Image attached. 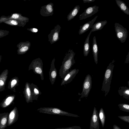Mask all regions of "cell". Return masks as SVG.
<instances>
[{"label": "cell", "mask_w": 129, "mask_h": 129, "mask_svg": "<svg viewBox=\"0 0 129 129\" xmlns=\"http://www.w3.org/2000/svg\"><path fill=\"white\" fill-rule=\"evenodd\" d=\"M115 62V60L113 59L107 67L105 74L101 90L104 92L105 96L107 95L110 89Z\"/></svg>", "instance_id": "7a4b0ae2"}, {"label": "cell", "mask_w": 129, "mask_h": 129, "mask_svg": "<svg viewBox=\"0 0 129 129\" xmlns=\"http://www.w3.org/2000/svg\"><path fill=\"white\" fill-rule=\"evenodd\" d=\"M43 65L42 59L39 58H37L31 61L29 66L28 70H33L35 73L40 75L41 80H43Z\"/></svg>", "instance_id": "277c9868"}, {"label": "cell", "mask_w": 129, "mask_h": 129, "mask_svg": "<svg viewBox=\"0 0 129 129\" xmlns=\"http://www.w3.org/2000/svg\"><path fill=\"white\" fill-rule=\"evenodd\" d=\"M107 22L106 20L98 21L96 22L93 24L91 27L92 32L101 30L106 24Z\"/></svg>", "instance_id": "cb8c5ba5"}, {"label": "cell", "mask_w": 129, "mask_h": 129, "mask_svg": "<svg viewBox=\"0 0 129 129\" xmlns=\"http://www.w3.org/2000/svg\"><path fill=\"white\" fill-rule=\"evenodd\" d=\"M61 28L60 25H57L48 35V41L51 44L56 42L59 39V33Z\"/></svg>", "instance_id": "ba28073f"}, {"label": "cell", "mask_w": 129, "mask_h": 129, "mask_svg": "<svg viewBox=\"0 0 129 129\" xmlns=\"http://www.w3.org/2000/svg\"><path fill=\"white\" fill-rule=\"evenodd\" d=\"M84 3H90L94 2L95 0H83Z\"/></svg>", "instance_id": "74e56055"}, {"label": "cell", "mask_w": 129, "mask_h": 129, "mask_svg": "<svg viewBox=\"0 0 129 129\" xmlns=\"http://www.w3.org/2000/svg\"><path fill=\"white\" fill-rule=\"evenodd\" d=\"M91 30L89 32L84 42V46L83 52L84 56H87L90 51V45L89 43V37L92 33Z\"/></svg>", "instance_id": "d4e9b609"}, {"label": "cell", "mask_w": 129, "mask_h": 129, "mask_svg": "<svg viewBox=\"0 0 129 129\" xmlns=\"http://www.w3.org/2000/svg\"><path fill=\"white\" fill-rule=\"evenodd\" d=\"M118 106L120 109L123 111L129 112V105L128 104L122 103L118 105Z\"/></svg>", "instance_id": "4dcf8cb0"}, {"label": "cell", "mask_w": 129, "mask_h": 129, "mask_svg": "<svg viewBox=\"0 0 129 129\" xmlns=\"http://www.w3.org/2000/svg\"><path fill=\"white\" fill-rule=\"evenodd\" d=\"M114 27L117 38L121 43H124L128 36L127 29L122 25L117 23H115Z\"/></svg>", "instance_id": "8992f818"}, {"label": "cell", "mask_w": 129, "mask_h": 129, "mask_svg": "<svg viewBox=\"0 0 129 129\" xmlns=\"http://www.w3.org/2000/svg\"><path fill=\"white\" fill-rule=\"evenodd\" d=\"M15 96L14 95H10L7 96L0 104L1 107L3 108L9 106L14 100Z\"/></svg>", "instance_id": "ffe728a7"}, {"label": "cell", "mask_w": 129, "mask_h": 129, "mask_svg": "<svg viewBox=\"0 0 129 129\" xmlns=\"http://www.w3.org/2000/svg\"><path fill=\"white\" fill-rule=\"evenodd\" d=\"M99 126L98 113L96 108L94 107L91 118L90 129H99Z\"/></svg>", "instance_id": "9c48e42d"}, {"label": "cell", "mask_w": 129, "mask_h": 129, "mask_svg": "<svg viewBox=\"0 0 129 129\" xmlns=\"http://www.w3.org/2000/svg\"><path fill=\"white\" fill-rule=\"evenodd\" d=\"M119 94L125 99H129V88L126 86H121L118 90Z\"/></svg>", "instance_id": "484cf974"}, {"label": "cell", "mask_w": 129, "mask_h": 129, "mask_svg": "<svg viewBox=\"0 0 129 129\" xmlns=\"http://www.w3.org/2000/svg\"><path fill=\"white\" fill-rule=\"evenodd\" d=\"M115 1L120 10L125 14L129 15V9L126 4L120 0H115Z\"/></svg>", "instance_id": "83f0119b"}, {"label": "cell", "mask_w": 129, "mask_h": 129, "mask_svg": "<svg viewBox=\"0 0 129 129\" xmlns=\"http://www.w3.org/2000/svg\"><path fill=\"white\" fill-rule=\"evenodd\" d=\"M23 93L27 103L33 102L32 93L30 87V83L28 82H26L25 84Z\"/></svg>", "instance_id": "2e32d148"}, {"label": "cell", "mask_w": 129, "mask_h": 129, "mask_svg": "<svg viewBox=\"0 0 129 129\" xmlns=\"http://www.w3.org/2000/svg\"><path fill=\"white\" fill-rule=\"evenodd\" d=\"M30 87L32 93L33 101H37L39 96L41 94V92L37 85L33 83L30 84Z\"/></svg>", "instance_id": "ac0fdd59"}, {"label": "cell", "mask_w": 129, "mask_h": 129, "mask_svg": "<svg viewBox=\"0 0 129 129\" xmlns=\"http://www.w3.org/2000/svg\"><path fill=\"white\" fill-rule=\"evenodd\" d=\"M53 4L50 3L41 7L40 10L41 15L43 16H52L53 14Z\"/></svg>", "instance_id": "30bf717a"}, {"label": "cell", "mask_w": 129, "mask_h": 129, "mask_svg": "<svg viewBox=\"0 0 129 129\" xmlns=\"http://www.w3.org/2000/svg\"><path fill=\"white\" fill-rule=\"evenodd\" d=\"M75 54L73 50L71 49H69L66 54L59 71V76L61 78L63 79L65 77L75 63L74 59Z\"/></svg>", "instance_id": "6da1fadb"}, {"label": "cell", "mask_w": 129, "mask_h": 129, "mask_svg": "<svg viewBox=\"0 0 129 129\" xmlns=\"http://www.w3.org/2000/svg\"><path fill=\"white\" fill-rule=\"evenodd\" d=\"M30 45V42L28 41L20 42L17 46V54L21 55L26 53L29 50Z\"/></svg>", "instance_id": "7c38bea8"}, {"label": "cell", "mask_w": 129, "mask_h": 129, "mask_svg": "<svg viewBox=\"0 0 129 129\" xmlns=\"http://www.w3.org/2000/svg\"><path fill=\"white\" fill-rule=\"evenodd\" d=\"M27 29L28 31L34 33H37L38 31V30L37 29L35 28H27Z\"/></svg>", "instance_id": "d590c367"}, {"label": "cell", "mask_w": 129, "mask_h": 129, "mask_svg": "<svg viewBox=\"0 0 129 129\" xmlns=\"http://www.w3.org/2000/svg\"><path fill=\"white\" fill-rule=\"evenodd\" d=\"M7 16H2L0 17V23L7 20Z\"/></svg>", "instance_id": "e575fe53"}, {"label": "cell", "mask_w": 129, "mask_h": 129, "mask_svg": "<svg viewBox=\"0 0 129 129\" xmlns=\"http://www.w3.org/2000/svg\"><path fill=\"white\" fill-rule=\"evenodd\" d=\"M55 58L52 60L51 64V67L49 72V79L52 85H53L55 82L57 75V72L55 67Z\"/></svg>", "instance_id": "5bb4252c"}, {"label": "cell", "mask_w": 129, "mask_h": 129, "mask_svg": "<svg viewBox=\"0 0 129 129\" xmlns=\"http://www.w3.org/2000/svg\"><path fill=\"white\" fill-rule=\"evenodd\" d=\"M2 55H0V62H1L2 59Z\"/></svg>", "instance_id": "ab89813d"}, {"label": "cell", "mask_w": 129, "mask_h": 129, "mask_svg": "<svg viewBox=\"0 0 129 129\" xmlns=\"http://www.w3.org/2000/svg\"><path fill=\"white\" fill-rule=\"evenodd\" d=\"M99 7L96 5L89 7L80 15L79 20H83L92 16L99 11Z\"/></svg>", "instance_id": "52a82bcc"}, {"label": "cell", "mask_w": 129, "mask_h": 129, "mask_svg": "<svg viewBox=\"0 0 129 129\" xmlns=\"http://www.w3.org/2000/svg\"><path fill=\"white\" fill-rule=\"evenodd\" d=\"M3 23L11 26L24 27L26 22L19 20H9L4 21Z\"/></svg>", "instance_id": "603a6c76"}, {"label": "cell", "mask_w": 129, "mask_h": 129, "mask_svg": "<svg viewBox=\"0 0 129 129\" xmlns=\"http://www.w3.org/2000/svg\"><path fill=\"white\" fill-rule=\"evenodd\" d=\"M79 70L74 69L71 70L65 77L62 79L61 86L71 82L78 73Z\"/></svg>", "instance_id": "8fae6325"}, {"label": "cell", "mask_w": 129, "mask_h": 129, "mask_svg": "<svg viewBox=\"0 0 129 129\" xmlns=\"http://www.w3.org/2000/svg\"><path fill=\"white\" fill-rule=\"evenodd\" d=\"M18 112L16 107H15L9 114L7 126H9L16 122L18 119Z\"/></svg>", "instance_id": "4fadbf2b"}, {"label": "cell", "mask_w": 129, "mask_h": 129, "mask_svg": "<svg viewBox=\"0 0 129 129\" xmlns=\"http://www.w3.org/2000/svg\"><path fill=\"white\" fill-rule=\"evenodd\" d=\"M92 83L91 76L89 74H88L86 76L83 84L82 91L81 93H78V95L81 96L79 101L82 98L87 97L91 88Z\"/></svg>", "instance_id": "5b68a950"}, {"label": "cell", "mask_w": 129, "mask_h": 129, "mask_svg": "<svg viewBox=\"0 0 129 129\" xmlns=\"http://www.w3.org/2000/svg\"><path fill=\"white\" fill-rule=\"evenodd\" d=\"M99 115L102 126L103 127H104L105 124L106 116L104 110L102 108L100 109Z\"/></svg>", "instance_id": "f546056e"}, {"label": "cell", "mask_w": 129, "mask_h": 129, "mask_svg": "<svg viewBox=\"0 0 129 129\" xmlns=\"http://www.w3.org/2000/svg\"><path fill=\"white\" fill-rule=\"evenodd\" d=\"M8 73V70L6 69L4 70L0 75V92L3 91L5 90Z\"/></svg>", "instance_id": "e0dca14e"}, {"label": "cell", "mask_w": 129, "mask_h": 129, "mask_svg": "<svg viewBox=\"0 0 129 129\" xmlns=\"http://www.w3.org/2000/svg\"><path fill=\"white\" fill-rule=\"evenodd\" d=\"M80 8L79 5H76L69 13L67 17L68 21L73 19L79 13Z\"/></svg>", "instance_id": "f1b7e54d"}, {"label": "cell", "mask_w": 129, "mask_h": 129, "mask_svg": "<svg viewBox=\"0 0 129 129\" xmlns=\"http://www.w3.org/2000/svg\"><path fill=\"white\" fill-rule=\"evenodd\" d=\"M92 50L94 61L96 64H97L98 62V50L96 39L95 36L93 37V39Z\"/></svg>", "instance_id": "7402d4cb"}, {"label": "cell", "mask_w": 129, "mask_h": 129, "mask_svg": "<svg viewBox=\"0 0 129 129\" xmlns=\"http://www.w3.org/2000/svg\"><path fill=\"white\" fill-rule=\"evenodd\" d=\"M129 62V51H128L127 55L126 56V58L125 61V63H128Z\"/></svg>", "instance_id": "8d00e7d4"}, {"label": "cell", "mask_w": 129, "mask_h": 129, "mask_svg": "<svg viewBox=\"0 0 129 129\" xmlns=\"http://www.w3.org/2000/svg\"><path fill=\"white\" fill-rule=\"evenodd\" d=\"M55 129H81L79 126H75L65 128H58Z\"/></svg>", "instance_id": "836d02e7"}, {"label": "cell", "mask_w": 129, "mask_h": 129, "mask_svg": "<svg viewBox=\"0 0 129 129\" xmlns=\"http://www.w3.org/2000/svg\"><path fill=\"white\" fill-rule=\"evenodd\" d=\"M19 20L27 23L28 22L29 19L28 17L22 16L21 14L13 13L10 16H7V20Z\"/></svg>", "instance_id": "44dd1931"}, {"label": "cell", "mask_w": 129, "mask_h": 129, "mask_svg": "<svg viewBox=\"0 0 129 129\" xmlns=\"http://www.w3.org/2000/svg\"><path fill=\"white\" fill-rule=\"evenodd\" d=\"M113 129H121L117 125L114 124L113 126Z\"/></svg>", "instance_id": "f35d334b"}, {"label": "cell", "mask_w": 129, "mask_h": 129, "mask_svg": "<svg viewBox=\"0 0 129 129\" xmlns=\"http://www.w3.org/2000/svg\"><path fill=\"white\" fill-rule=\"evenodd\" d=\"M118 117L124 121L129 123V116H119Z\"/></svg>", "instance_id": "d6a6232c"}, {"label": "cell", "mask_w": 129, "mask_h": 129, "mask_svg": "<svg viewBox=\"0 0 129 129\" xmlns=\"http://www.w3.org/2000/svg\"><path fill=\"white\" fill-rule=\"evenodd\" d=\"M98 16H96L92 20L87 22L83 25L80 26L79 31V34L82 35L88 30L91 27L97 19Z\"/></svg>", "instance_id": "9a60e30c"}, {"label": "cell", "mask_w": 129, "mask_h": 129, "mask_svg": "<svg viewBox=\"0 0 129 129\" xmlns=\"http://www.w3.org/2000/svg\"><path fill=\"white\" fill-rule=\"evenodd\" d=\"M37 111L41 113L49 114L66 116L74 117H80L77 115L56 108L41 107L38 109Z\"/></svg>", "instance_id": "3957f363"}, {"label": "cell", "mask_w": 129, "mask_h": 129, "mask_svg": "<svg viewBox=\"0 0 129 129\" xmlns=\"http://www.w3.org/2000/svg\"><path fill=\"white\" fill-rule=\"evenodd\" d=\"M19 79L17 77H15L10 79L9 81L8 88L12 90L14 92H16L15 88L18 85Z\"/></svg>", "instance_id": "4316f807"}, {"label": "cell", "mask_w": 129, "mask_h": 129, "mask_svg": "<svg viewBox=\"0 0 129 129\" xmlns=\"http://www.w3.org/2000/svg\"><path fill=\"white\" fill-rule=\"evenodd\" d=\"M9 33L8 30L0 29V38L8 35Z\"/></svg>", "instance_id": "1f68e13d"}, {"label": "cell", "mask_w": 129, "mask_h": 129, "mask_svg": "<svg viewBox=\"0 0 129 129\" xmlns=\"http://www.w3.org/2000/svg\"><path fill=\"white\" fill-rule=\"evenodd\" d=\"M8 112L0 113V129H5L7 126Z\"/></svg>", "instance_id": "d6986e66"}]
</instances>
